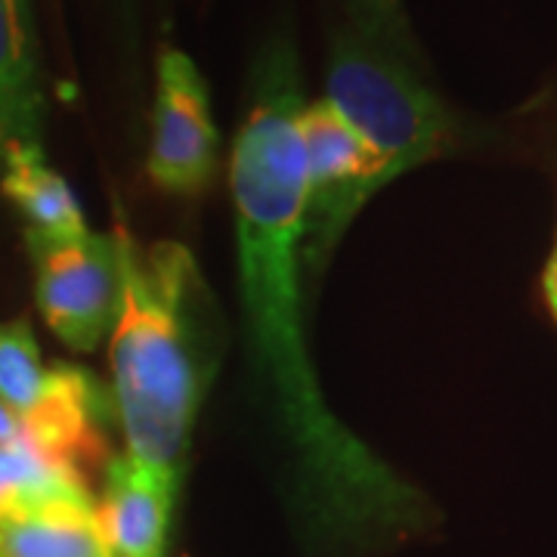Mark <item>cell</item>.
<instances>
[{
	"label": "cell",
	"instance_id": "1",
	"mask_svg": "<svg viewBox=\"0 0 557 557\" xmlns=\"http://www.w3.org/2000/svg\"><path fill=\"white\" fill-rule=\"evenodd\" d=\"M304 100L292 47L258 69L255 100L233 146L239 285L258 379L276 403L282 434L298 453L304 496L322 527L347 539H381L421 523V496L329 409L304 344L300 239L307 171L298 121Z\"/></svg>",
	"mask_w": 557,
	"mask_h": 557
},
{
	"label": "cell",
	"instance_id": "2",
	"mask_svg": "<svg viewBox=\"0 0 557 557\" xmlns=\"http://www.w3.org/2000/svg\"><path fill=\"white\" fill-rule=\"evenodd\" d=\"M119 310L109 332L112 397L127 456L177 471L205 384L199 350L201 278L180 242L139 245L119 223Z\"/></svg>",
	"mask_w": 557,
	"mask_h": 557
},
{
	"label": "cell",
	"instance_id": "3",
	"mask_svg": "<svg viewBox=\"0 0 557 557\" xmlns=\"http://www.w3.org/2000/svg\"><path fill=\"white\" fill-rule=\"evenodd\" d=\"M325 87V100L375 152L384 183L437 159L453 139V115L409 65L406 47L357 22L335 38Z\"/></svg>",
	"mask_w": 557,
	"mask_h": 557
},
{
	"label": "cell",
	"instance_id": "4",
	"mask_svg": "<svg viewBox=\"0 0 557 557\" xmlns=\"http://www.w3.org/2000/svg\"><path fill=\"white\" fill-rule=\"evenodd\" d=\"M35 260V298L50 332L78 354L109 338L119 310L115 239L84 233L78 239H44L25 233Z\"/></svg>",
	"mask_w": 557,
	"mask_h": 557
},
{
	"label": "cell",
	"instance_id": "5",
	"mask_svg": "<svg viewBox=\"0 0 557 557\" xmlns=\"http://www.w3.org/2000/svg\"><path fill=\"white\" fill-rule=\"evenodd\" d=\"M218 152V124L201 72L186 53L164 50L159 60L149 177L164 193L196 196L214 177Z\"/></svg>",
	"mask_w": 557,
	"mask_h": 557
},
{
	"label": "cell",
	"instance_id": "6",
	"mask_svg": "<svg viewBox=\"0 0 557 557\" xmlns=\"http://www.w3.org/2000/svg\"><path fill=\"white\" fill-rule=\"evenodd\" d=\"M177 483V471L152 468L127 453L109 461L106 486H102V496L97 498V523H100L109 555H168Z\"/></svg>",
	"mask_w": 557,
	"mask_h": 557
},
{
	"label": "cell",
	"instance_id": "7",
	"mask_svg": "<svg viewBox=\"0 0 557 557\" xmlns=\"http://www.w3.org/2000/svg\"><path fill=\"white\" fill-rule=\"evenodd\" d=\"M87 471L35 437L0 443V520L50 511V508H94Z\"/></svg>",
	"mask_w": 557,
	"mask_h": 557
},
{
	"label": "cell",
	"instance_id": "8",
	"mask_svg": "<svg viewBox=\"0 0 557 557\" xmlns=\"http://www.w3.org/2000/svg\"><path fill=\"white\" fill-rule=\"evenodd\" d=\"M0 189L28 223V233L44 239H78L90 233L69 183L47 164L40 143H13L0 152Z\"/></svg>",
	"mask_w": 557,
	"mask_h": 557
},
{
	"label": "cell",
	"instance_id": "9",
	"mask_svg": "<svg viewBox=\"0 0 557 557\" xmlns=\"http://www.w3.org/2000/svg\"><path fill=\"white\" fill-rule=\"evenodd\" d=\"M38 47L25 0H0V152L38 143Z\"/></svg>",
	"mask_w": 557,
	"mask_h": 557
},
{
	"label": "cell",
	"instance_id": "10",
	"mask_svg": "<svg viewBox=\"0 0 557 557\" xmlns=\"http://www.w3.org/2000/svg\"><path fill=\"white\" fill-rule=\"evenodd\" d=\"M0 557H112L94 508H50L0 520Z\"/></svg>",
	"mask_w": 557,
	"mask_h": 557
},
{
	"label": "cell",
	"instance_id": "11",
	"mask_svg": "<svg viewBox=\"0 0 557 557\" xmlns=\"http://www.w3.org/2000/svg\"><path fill=\"white\" fill-rule=\"evenodd\" d=\"M354 22L369 28V32H375L381 38L397 40L403 47H409L399 0H354Z\"/></svg>",
	"mask_w": 557,
	"mask_h": 557
},
{
	"label": "cell",
	"instance_id": "12",
	"mask_svg": "<svg viewBox=\"0 0 557 557\" xmlns=\"http://www.w3.org/2000/svg\"><path fill=\"white\" fill-rule=\"evenodd\" d=\"M22 434H25L22 416L0 399V443H10V440L22 437Z\"/></svg>",
	"mask_w": 557,
	"mask_h": 557
},
{
	"label": "cell",
	"instance_id": "13",
	"mask_svg": "<svg viewBox=\"0 0 557 557\" xmlns=\"http://www.w3.org/2000/svg\"><path fill=\"white\" fill-rule=\"evenodd\" d=\"M545 298H548L552 313L557 317V245H555V255H552V260H548V270H545Z\"/></svg>",
	"mask_w": 557,
	"mask_h": 557
}]
</instances>
